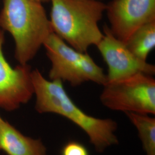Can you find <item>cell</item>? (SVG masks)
<instances>
[{
	"mask_svg": "<svg viewBox=\"0 0 155 155\" xmlns=\"http://www.w3.org/2000/svg\"><path fill=\"white\" fill-rule=\"evenodd\" d=\"M35 109L39 113H54L64 117L86 133L98 152L118 144L117 122L110 118H99L84 113L72 101L59 80L46 79L35 69L31 72Z\"/></svg>",
	"mask_w": 155,
	"mask_h": 155,
	"instance_id": "6da1fadb",
	"label": "cell"
},
{
	"mask_svg": "<svg viewBox=\"0 0 155 155\" xmlns=\"http://www.w3.org/2000/svg\"><path fill=\"white\" fill-rule=\"evenodd\" d=\"M52 32L74 49L87 52L104 36L99 22L106 4L98 0H50Z\"/></svg>",
	"mask_w": 155,
	"mask_h": 155,
	"instance_id": "7a4b0ae2",
	"label": "cell"
},
{
	"mask_svg": "<svg viewBox=\"0 0 155 155\" xmlns=\"http://www.w3.org/2000/svg\"><path fill=\"white\" fill-rule=\"evenodd\" d=\"M0 29L11 34L15 42V58L27 64L53 32L42 4L33 0H4Z\"/></svg>",
	"mask_w": 155,
	"mask_h": 155,
	"instance_id": "3957f363",
	"label": "cell"
},
{
	"mask_svg": "<svg viewBox=\"0 0 155 155\" xmlns=\"http://www.w3.org/2000/svg\"><path fill=\"white\" fill-rule=\"evenodd\" d=\"M43 46L51 62L50 80L67 82L74 87L86 82L102 86L107 82L103 68L87 52L74 49L55 33L50 34Z\"/></svg>",
	"mask_w": 155,
	"mask_h": 155,
	"instance_id": "277c9868",
	"label": "cell"
},
{
	"mask_svg": "<svg viewBox=\"0 0 155 155\" xmlns=\"http://www.w3.org/2000/svg\"><path fill=\"white\" fill-rule=\"evenodd\" d=\"M100 95L102 105L112 110L141 114H155V80L142 72L107 82Z\"/></svg>",
	"mask_w": 155,
	"mask_h": 155,
	"instance_id": "5b68a950",
	"label": "cell"
},
{
	"mask_svg": "<svg viewBox=\"0 0 155 155\" xmlns=\"http://www.w3.org/2000/svg\"><path fill=\"white\" fill-rule=\"evenodd\" d=\"M103 29V38L96 47L108 66L107 82L125 79L139 72L155 75V65L134 55L124 42L114 36L109 26L105 25Z\"/></svg>",
	"mask_w": 155,
	"mask_h": 155,
	"instance_id": "8992f818",
	"label": "cell"
},
{
	"mask_svg": "<svg viewBox=\"0 0 155 155\" xmlns=\"http://www.w3.org/2000/svg\"><path fill=\"white\" fill-rule=\"evenodd\" d=\"M4 32L0 29V107L13 111L28 102L34 94L31 67L20 64L13 68L3 53Z\"/></svg>",
	"mask_w": 155,
	"mask_h": 155,
	"instance_id": "52a82bcc",
	"label": "cell"
},
{
	"mask_svg": "<svg viewBox=\"0 0 155 155\" xmlns=\"http://www.w3.org/2000/svg\"><path fill=\"white\" fill-rule=\"evenodd\" d=\"M106 12L111 32L125 43L139 27L155 21V0H113Z\"/></svg>",
	"mask_w": 155,
	"mask_h": 155,
	"instance_id": "ba28073f",
	"label": "cell"
},
{
	"mask_svg": "<svg viewBox=\"0 0 155 155\" xmlns=\"http://www.w3.org/2000/svg\"><path fill=\"white\" fill-rule=\"evenodd\" d=\"M7 155H47L39 139L26 136L5 120L0 125V151Z\"/></svg>",
	"mask_w": 155,
	"mask_h": 155,
	"instance_id": "9c48e42d",
	"label": "cell"
},
{
	"mask_svg": "<svg viewBox=\"0 0 155 155\" xmlns=\"http://www.w3.org/2000/svg\"><path fill=\"white\" fill-rule=\"evenodd\" d=\"M125 43L134 55L141 61H147L150 52L155 47V21L139 27Z\"/></svg>",
	"mask_w": 155,
	"mask_h": 155,
	"instance_id": "30bf717a",
	"label": "cell"
},
{
	"mask_svg": "<svg viewBox=\"0 0 155 155\" xmlns=\"http://www.w3.org/2000/svg\"><path fill=\"white\" fill-rule=\"evenodd\" d=\"M136 127L146 155H155V118L148 114L126 113Z\"/></svg>",
	"mask_w": 155,
	"mask_h": 155,
	"instance_id": "8fae6325",
	"label": "cell"
},
{
	"mask_svg": "<svg viewBox=\"0 0 155 155\" xmlns=\"http://www.w3.org/2000/svg\"><path fill=\"white\" fill-rule=\"evenodd\" d=\"M61 155H90L86 147L77 141H70L61 150Z\"/></svg>",
	"mask_w": 155,
	"mask_h": 155,
	"instance_id": "7c38bea8",
	"label": "cell"
},
{
	"mask_svg": "<svg viewBox=\"0 0 155 155\" xmlns=\"http://www.w3.org/2000/svg\"><path fill=\"white\" fill-rule=\"evenodd\" d=\"M35 1H37V2H39L40 3H45V2H50V0H33Z\"/></svg>",
	"mask_w": 155,
	"mask_h": 155,
	"instance_id": "4fadbf2b",
	"label": "cell"
},
{
	"mask_svg": "<svg viewBox=\"0 0 155 155\" xmlns=\"http://www.w3.org/2000/svg\"><path fill=\"white\" fill-rule=\"evenodd\" d=\"M4 119L1 117V116H0V125H1V124L2 123V122H3L4 121Z\"/></svg>",
	"mask_w": 155,
	"mask_h": 155,
	"instance_id": "5bb4252c",
	"label": "cell"
},
{
	"mask_svg": "<svg viewBox=\"0 0 155 155\" xmlns=\"http://www.w3.org/2000/svg\"><path fill=\"white\" fill-rule=\"evenodd\" d=\"M98 1H101V0H98Z\"/></svg>",
	"mask_w": 155,
	"mask_h": 155,
	"instance_id": "9a60e30c",
	"label": "cell"
}]
</instances>
